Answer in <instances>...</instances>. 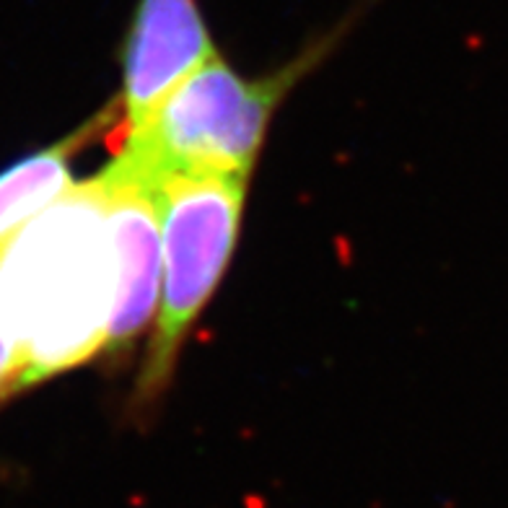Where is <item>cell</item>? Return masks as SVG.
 <instances>
[{
  "label": "cell",
  "mask_w": 508,
  "mask_h": 508,
  "mask_svg": "<svg viewBox=\"0 0 508 508\" xmlns=\"http://www.w3.org/2000/svg\"><path fill=\"white\" fill-rule=\"evenodd\" d=\"M249 176L176 172L156 182L161 302L132 405L148 413L169 389L185 337L221 283L237 247Z\"/></svg>",
  "instance_id": "3"
},
{
  "label": "cell",
  "mask_w": 508,
  "mask_h": 508,
  "mask_svg": "<svg viewBox=\"0 0 508 508\" xmlns=\"http://www.w3.org/2000/svg\"><path fill=\"white\" fill-rule=\"evenodd\" d=\"M345 29L348 24H340L262 79H244L218 55L210 58L161 101L143 125L127 132L114 125V159L153 187L176 172L249 176L275 110L333 52Z\"/></svg>",
  "instance_id": "2"
},
{
  "label": "cell",
  "mask_w": 508,
  "mask_h": 508,
  "mask_svg": "<svg viewBox=\"0 0 508 508\" xmlns=\"http://www.w3.org/2000/svg\"><path fill=\"white\" fill-rule=\"evenodd\" d=\"M24 374H26V365H24V355L18 348L16 333H14L8 312H5L3 286H0V402H5L26 389Z\"/></svg>",
  "instance_id": "7"
},
{
  "label": "cell",
  "mask_w": 508,
  "mask_h": 508,
  "mask_svg": "<svg viewBox=\"0 0 508 508\" xmlns=\"http://www.w3.org/2000/svg\"><path fill=\"white\" fill-rule=\"evenodd\" d=\"M117 117H122L120 99H114L110 107L94 114L89 122L76 127L63 141L42 148L32 156H24L0 172V249L18 228H24L42 210L58 203L76 185L70 161L101 132L114 130Z\"/></svg>",
  "instance_id": "6"
},
{
  "label": "cell",
  "mask_w": 508,
  "mask_h": 508,
  "mask_svg": "<svg viewBox=\"0 0 508 508\" xmlns=\"http://www.w3.org/2000/svg\"><path fill=\"white\" fill-rule=\"evenodd\" d=\"M96 179L104 190V207L114 252V312L107 353L122 355L148 330L161 302V210L151 182L120 159H111Z\"/></svg>",
  "instance_id": "4"
},
{
  "label": "cell",
  "mask_w": 508,
  "mask_h": 508,
  "mask_svg": "<svg viewBox=\"0 0 508 508\" xmlns=\"http://www.w3.org/2000/svg\"><path fill=\"white\" fill-rule=\"evenodd\" d=\"M197 0H138L122 49V122L135 130L200 65L216 58Z\"/></svg>",
  "instance_id": "5"
},
{
  "label": "cell",
  "mask_w": 508,
  "mask_h": 508,
  "mask_svg": "<svg viewBox=\"0 0 508 508\" xmlns=\"http://www.w3.org/2000/svg\"><path fill=\"white\" fill-rule=\"evenodd\" d=\"M114 252L99 179L79 182L0 249L3 302L24 355V386L107 348Z\"/></svg>",
  "instance_id": "1"
}]
</instances>
